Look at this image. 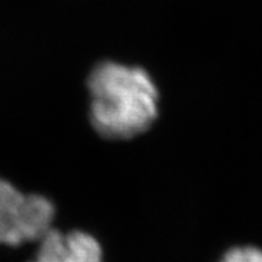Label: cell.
I'll list each match as a JSON object with an SVG mask.
<instances>
[{"mask_svg":"<svg viewBox=\"0 0 262 262\" xmlns=\"http://www.w3.org/2000/svg\"><path fill=\"white\" fill-rule=\"evenodd\" d=\"M89 120L106 140H130L149 130L159 115V92L141 67L105 60L88 76Z\"/></svg>","mask_w":262,"mask_h":262,"instance_id":"1","label":"cell"},{"mask_svg":"<svg viewBox=\"0 0 262 262\" xmlns=\"http://www.w3.org/2000/svg\"><path fill=\"white\" fill-rule=\"evenodd\" d=\"M54 204L39 194H24L0 178V244L38 242L53 229Z\"/></svg>","mask_w":262,"mask_h":262,"instance_id":"2","label":"cell"},{"mask_svg":"<svg viewBox=\"0 0 262 262\" xmlns=\"http://www.w3.org/2000/svg\"><path fill=\"white\" fill-rule=\"evenodd\" d=\"M38 244L37 255L31 262H103L99 242L84 232L63 233L53 227Z\"/></svg>","mask_w":262,"mask_h":262,"instance_id":"3","label":"cell"},{"mask_svg":"<svg viewBox=\"0 0 262 262\" xmlns=\"http://www.w3.org/2000/svg\"><path fill=\"white\" fill-rule=\"evenodd\" d=\"M220 262H262V251L253 246H239L227 251Z\"/></svg>","mask_w":262,"mask_h":262,"instance_id":"4","label":"cell"}]
</instances>
